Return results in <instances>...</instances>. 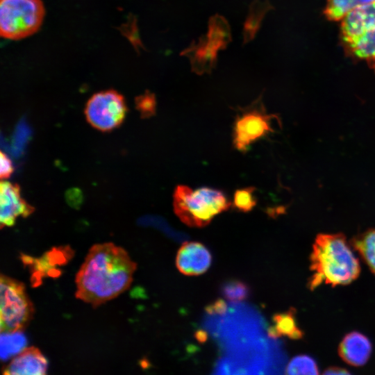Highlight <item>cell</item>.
I'll use <instances>...</instances> for the list:
<instances>
[{"instance_id": "cell-17", "label": "cell", "mask_w": 375, "mask_h": 375, "mask_svg": "<svg viewBox=\"0 0 375 375\" xmlns=\"http://www.w3.org/2000/svg\"><path fill=\"white\" fill-rule=\"evenodd\" d=\"M375 3V0H327L324 14L328 20L340 21L352 10Z\"/></svg>"}, {"instance_id": "cell-24", "label": "cell", "mask_w": 375, "mask_h": 375, "mask_svg": "<svg viewBox=\"0 0 375 375\" xmlns=\"http://www.w3.org/2000/svg\"><path fill=\"white\" fill-rule=\"evenodd\" d=\"M1 158V172L0 176L1 180L8 178L13 172L14 168L10 158L3 151L0 153Z\"/></svg>"}, {"instance_id": "cell-9", "label": "cell", "mask_w": 375, "mask_h": 375, "mask_svg": "<svg viewBox=\"0 0 375 375\" xmlns=\"http://www.w3.org/2000/svg\"><path fill=\"white\" fill-rule=\"evenodd\" d=\"M0 225L1 228L12 226L17 217H27L34 211L21 196L17 183L1 180L0 184Z\"/></svg>"}, {"instance_id": "cell-15", "label": "cell", "mask_w": 375, "mask_h": 375, "mask_svg": "<svg viewBox=\"0 0 375 375\" xmlns=\"http://www.w3.org/2000/svg\"><path fill=\"white\" fill-rule=\"evenodd\" d=\"M0 338L1 360H8L26 348L27 340L22 330L11 332L1 331Z\"/></svg>"}, {"instance_id": "cell-13", "label": "cell", "mask_w": 375, "mask_h": 375, "mask_svg": "<svg viewBox=\"0 0 375 375\" xmlns=\"http://www.w3.org/2000/svg\"><path fill=\"white\" fill-rule=\"evenodd\" d=\"M372 352V345L368 338L358 332L347 334L339 346V354L347 363L353 366L365 364Z\"/></svg>"}, {"instance_id": "cell-8", "label": "cell", "mask_w": 375, "mask_h": 375, "mask_svg": "<svg viewBox=\"0 0 375 375\" xmlns=\"http://www.w3.org/2000/svg\"><path fill=\"white\" fill-rule=\"evenodd\" d=\"M273 117L265 112L260 101L245 109L234 123V147L240 151H247L254 142L273 131Z\"/></svg>"}, {"instance_id": "cell-10", "label": "cell", "mask_w": 375, "mask_h": 375, "mask_svg": "<svg viewBox=\"0 0 375 375\" xmlns=\"http://www.w3.org/2000/svg\"><path fill=\"white\" fill-rule=\"evenodd\" d=\"M212 256L209 250L197 242H184L178 249L176 265L183 274L197 276L206 272L210 267Z\"/></svg>"}, {"instance_id": "cell-18", "label": "cell", "mask_w": 375, "mask_h": 375, "mask_svg": "<svg viewBox=\"0 0 375 375\" xmlns=\"http://www.w3.org/2000/svg\"><path fill=\"white\" fill-rule=\"evenodd\" d=\"M353 244L375 274V229L367 231L357 236L353 240Z\"/></svg>"}, {"instance_id": "cell-3", "label": "cell", "mask_w": 375, "mask_h": 375, "mask_svg": "<svg viewBox=\"0 0 375 375\" xmlns=\"http://www.w3.org/2000/svg\"><path fill=\"white\" fill-rule=\"evenodd\" d=\"M231 203L219 190L203 187L192 190L178 185L173 194V207L177 217L191 227H203L212 218L226 210Z\"/></svg>"}, {"instance_id": "cell-20", "label": "cell", "mask_w": 375, "mask_h": 375, "mask_svg": "<svg viewBox=\"0 0 375 375\" xmlns=\"http://www.w3.org/2000/svg\"><path fill=\"white\" fill-rule=\"evenodd\" d=\"M222 293L224 297L228 301L237 303L249 297L250 288L241 281L231 280L223 284Z\"/></svg>"}, {"instance_id": "cell-5", "label": "cell", "mask_w": 375, "mask_h": 375, "mask_svg": "<svg viewBox=\"0 0 375 375\" xmlns=\"http://www.w3.org/2000/svg\"><path fill=\"white\" fill-rule=\"evenodd\" d=\"M45 14L41 0H0V34L5 39L18 40L40 28Z\"/></svg>"}, {"instance_id": "cell-26", "label": "cell", "mask_w": 375, "mask_h": 375, "mask_svg": "<svg viewBox=\"0 0 375 375\" xmlns=\"http://www.w3.org/2000/svg\"><path fill=\"white\" fill-rule=\"evenodd\" d=\"M324 374H349L348 372L344 370L343 369H340V368H336V367H333V368H331V369H328V370H326Z\"/></svg>"}, {"instance_id": "cell-16", "label": "cell", "mask_w": 375, "mask_h": 375, "mask_svg": "<svg viewBox=\"0 0 375 375\" xmlns=\"http://www.w3.org/2000/svg\"><path fill=\"white\" fill-rule=\"evenodd\" d=\"M273 323L268 329V333L271 337L287 336L297 339L302 335L296 324L294 313L291 310L275 315L273 317Z\"/></svg>"}, {"instance_id": "cell-4", "label": "cell", "mask_w": 375, "mask_h": 375, "mask_svg": "<svg viewBox=\"0 0 375 375\" xmlns=\"http://www.w3.org/2000/svg\"><path fill=\"white\" fill-rule=\"evenodd\" d=\"M340 21V39L346 53L375 69V3L352 10Z\"/></svg>"}, {"instance_id": "cell-14", "label": "cell", "mask_w": 375, "mask_h": 375, "mask_svg": "<svg viewBox=\"0 0 375 375\" xmlns=\"http://www.w3.org/2000/svg\"><path fill=\"white\" fill-rule=\"evenodd\" d=\"M273 9L268 0H253L249 6L248 15L243 27V44L253 40L259 31L266 13Z\"/></svg>"}, {"instance_id": "cell-11", "label": "cell", "mask_w": 375, "mask_h": 375, "mask_svg": "<svg viewBox=\"0 0 375 375\" xmlns=\"http://www.w3.org/2000/svg\"><path fill=\"white\" fill-rule=\"evenodd\" d=\"M222 49H224L222 45L202 35L197 42H192L181 51V55L188 58L193 72L202 75L210 74L216 67L217 51Z\"/></svg>"}, {"instance_id": "cell-12", "label": "cell", "mask_w": 375, "mask_h": 375, "mask_svg": "<svg viewBox=\"0 0 375 375\" xmlns=\"http://www.w3.org/2000/svg\"><path fill=\"white\" fill-rule=\"evenodd\" d=\"M48 362L36 347L26 348L3 368L6 375H44L47 374Z\"/></svg>"}, {"instance_id": "cell-1", "label": "cell", "mask_w": 375, "mask_h": 375, "mask_svg": "<svg viewBox=\"0 0 375 375\" xmlns=\"http://www.w3.org/2000/svg\"><path fill=\"white\" fill-rule=\"evenodd\" d=\"M135 269V262L123 248L111 242L94 244L76 274V297L99 306L126 291Z\"/></svg>"}, {"instance_id": "cell-22", "label": "cell", "mask_w": 375, "mask_h": 375, "mask_svg": "<svg viewBox=\"0 0 375 375\" xmlns=\"http://www.w3.org/2000/svg\"><path fill=\"white\" fill-rule=\"evenodd\" d=\"M255 190L253 187L237 190L233 197L234 208L242 212L251 210L257 203Z\"/></svg>"}, {"instance_id": "cell-7", "label": "cell", "mask_w": 375, "mask_h": 375, "mask_svg": "<svg viewBox=\"0 0 375 375\" xmlns=\"http://www.w3.org/2000/svg\"><path fill=\"white\" fill-rule=\"evenodd\" d=\"M127 110L124 97L110 89L94 94L87 101L84 113L92 127L108 132L122 124Z\"/></svg>"}, {"instance_id": "cell-25", "label": "cell", "mask_w": 375, "mask_h": 375, "mask_svg": "<svg viewBox=\"0 0 375 375\" xmlns=\"http://www.w3.org/2000/svg\"><path fill=\"white\" fill-rule=\"evenodd\" d=\"M226 310V304L221 299L210 304L206 308V311L209 313L223 314Z\"/></svg>"}, {"instance_id": "cell-6", "label": "cell", "mask_w": 375, "mask_h": 375, "mask_svg": "<svg viewBox=\"0 0 375 375\" xmlns=\"http://www.w3.org/2000/svg\"><path fill=\"white\" fill-rule=\"evenodd\" d=\"M33 306L24 285L14 278L1 275L0 279V330H23L32 319Z\"/></svg>"}, {"instance_id": "cell-23", "label": "cell", "mask_w": 375, "mask_h": 375, "mask_svg": "<svg viewBox=\"0 0 375 375\" xmlns=\"http://www.w3.org/2000/svg\"><path fill=\"white\" fill-rule=\"evenodd\" d=\"M136 108L142 117H151L156 113V101L155 95L147 91L136 99Z\"/></svg>"}, {"instance_id": "cell-19", "label": "cell", "mask_w": 375, "mask_h": 375, "mask_svg": "<svg viewBox=\"0 0 375 375\" xmlns=\"http://www.w3.org/2000/svg\"><path fill=\"white\" fill-rule=\"evenodd\" d=\"M206 35L225 49L231 41V28L227 20L218 14L212 16L208 22V31Z\"/></svg>"}, {"instance_id": "cell-2", "label": "cell", "mask_w": 375, "mask_h": 375, "mask_svg": "<svg viewBox=\"0 0 375 375\" xmlns=\"http://www.w3.org/2000/svg\"><path fill=\"white\" fill-rule=\"evenodd\" d=\"M310 260V289L322 283L346 285L355 280L360 273L358 260L345 237L340 233L317 235Z\"/></svg>"}, {"instance_id": "cell-21", "label": "cell", "mask_w": 375, "mask_h": 375, "mask_svg": "<svg viewBox=\"0 0 375 375\" xmlns=\"http://www.w3.org/2000/svg\"><path fill=\"white\" fill-rule=\"evenodd\" d=\"M288 374H317L318 369L315 360L308 356H298L294 358L287 366Z\"/></svg>"}]
</instances>
